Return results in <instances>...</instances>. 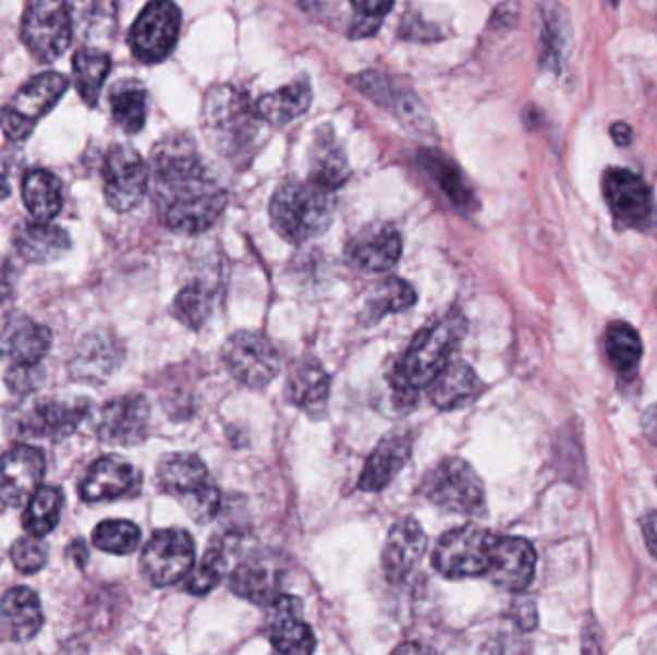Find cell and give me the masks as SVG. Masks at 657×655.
Here are the masks:
<instances>
[{"mask_svg":"<svg viewBox=\"0 0 657 655\" xmlns=\"http://www.w3.org/2000/svg\"><path fill=\"white\" fill-rule=\"evenodd\" d=\"M331 395V377L325 372L324 365L306 357L292 365L287 379V398L309 417H321Z\"/></svg>","mask_w":657,"mask_h":655,"instance_id":"obj_25","label":"cell"},{"mask_svg":"<svg viewBox=\"0 0 657 655\" xmlns=\"http://www.w3.org/2000/svg\"><path fill=\"white\" fill-rule=\"evenodd\" d=\"M536 47L540 65L550 72H560L568 62L571 49V29L560 4L556 0H544L536 10Z\"/></svg>","mask_w":657,"mask_h":655,"instance_id":"obj_24","label":"cell"},{"mask_svg":"<svg viewBox=\"0 0 657 655\" xmlns=\"http://www.w3.org/2000/svg\"><path fill=\"white\" fill-rule=\"evenodd\" d=\"M158 486L178 500L198 525L218 515L221 494L210 471L195 453H170L158 463Z\"/></svg>","mask_w":657,"mask_h":655,"instance_id":"obj_5","label":"cell"},{"mask_svg":"<svg viewBox=\"0 0 657 655\" xmlns=\"http://www.w3.org/2000/svg\"><path fill=\"white\" fill-rule=\"evenodd\" d=\"M122 362V349L115 344L114 339L100 335L89 337L87 347H83L77 364L73 362V369L89 380L105 379Z\"/></svg>","mask_w":657,"mask_h":655,"instance_id":"obj_40","label":"cell"},{"mask_svg":"<svg viewBox=\"0 0 657 655\" xmlns=\"http://www.w3.org/2000/svg\"><path fill=\"white\" fill-rule=\"evenodd\" d=\"M150 186L163 226L179 235L206 233L228 206V193L181 133L163 137L150 154Z\"/></svg>","mask_w":657,"mask_h":655,"instance_id":"obj_1","label":"cell"},{"mask_svg":"<svg viewBox=\"0 0 657 655\" xmlns=\"http://www.w3.org/2000/svg\"><path fill=\"white\" fill-rule=\"evenodd\" d=\"M419 160L425 166V170L429 171L430 178L435 179L438 186L442 189V193L450 198V203H454L462 210H473L477 206V198L463 178L462 171L452 160H448L445 154L425 150L419 154Z\"/></svg>","mask_w":657,"mask_h":655,"instance_id":"obj_35","label":"cell"},{"mask_svg":"<svg viewBox=\"0 0 657 655\" xmlns=\"http://www.w3.org/2000/svg\"><path fill=\"white\" fill-rule=\"evenodd\" d=\"M148 423V400L141 395H125L102 405L98 417V437L108 445H138L146 438Z\"/></svg>","mask_w":657,"mask_h":655,"instance_id":"obj_17","label":"cell"},{"mask_svg":"<svg viewBox=\"0 0 657 655\" xmlns=\"http://www.w3.org/2000/svg\"><path fill=\"white\" fill-rule=\"evenodd\" d=\"M312 97H314L312 85H309L308 77L304 75L301 80H294L289 85H284L281 89L264 95L256 102V108L264 122L273 128H281V125H287L292 120L301 118L302 113L308 112Z\"/></svg>","mask_w":657,"mask_h":655,"instance_id":"obj_33","label":"cell"},{"mask_svg":"<svg viewBox=\"0 0 657 655\" xmlns=\"http://www.w3.org/2000/svg\"><path fill=\"white\" fill-rule=\"evenodd\" d=\"M47 558H49V551H47L45 543H41V536H33V534L17 538L10 550L12 563L20 573L24 574L41 571L42 567L47 566Z\"/></svg>","mask_w":657,"mask_h":655,"instance_id":"obj_46","label":"cell"},{"mask_svg":"<svg viewBox=\"0 0 657 655\" xmlns=\"http://www.w3.org/2000/svg\"><path fill=\"white\" fill-rule=\"evenodd\" d=\"M609 2H611V4H613V7H617V4H619V0H609Z\"/></svg>","mask_w":657,"mask_h":655,"instance_id":"obj_55","label":"cell"},{"mask_svg":"<svg viewBox=\"0 0 657 655\" xmlns=\"http://www.w3.org/2000/svg\"><path fill=\"white\" fill-rule=\"evenodd\" d=\"M283 561L271 551H258L231 571L229 589L239 598L246 599L256 606L268 607L283 592Z\"/></svg>","mask_w":657,"mask_h":655,"instance_id":"obj_15","label":"cell"},{"mask_svg":"<svg viewBox=\"0 0 657 655\" xmlns=\"http://www.w3.org/2000/svg\"><path fill=\"white\" fill-rule=\"evenodd\" d=\"M105 198L115 211H131L143 203L150 186V170L143 156L127 145H118L106 154Z\"/></svg>","mask_w":657,"mask_h":655,"instance_id":"obj_13","label":"cell"},{"mask_svg":"<svg viewBox=\"0 0 657 655\" xmlns=\"http://www.w3.org/2000/svg\"><path fill=\"white\" fill-rule=\"evenodd\" d=\"M112 118L125 133L135 135L145 128L148 116V95L137 82H123L115 85L110 95Z\"/></svg>","mask_w":657,"mask_h":655,"instance_id":"obj_38","label":"cell"},{"mask_svg":"<svg viewBox=\"0 0 657 655\" xmlns=\"http://www.w3.org/2000/svg\"><path fill=\"white\" fill-rule=\"evenodd\" d=\"M73 33L87 49H105L118 27V0H73Z\"/></svg>","mask_w":657,"mask_h":655,"instance_id":"obj_30","label":"cell"},{"mask_svg":"<svg viewBox=\"0 0 657 655\" xmlns=\"http://www.w3.org/2000/svg\"><path fill=\"white\" fill-rule=\"evenodd\" d=\"M350 4L354 10L350 37L364 39L379 32L382 20L394 7V0H350Z\"/></svg>","mask_w":657,"mask_h":655,"instance_id":"obj_45","label":"cell"},{"mask_svg":"<svg viewBox=\"0 0 657 655\" xmlns=\"http://www.w3.org/2000/svg\"><path fill=\"white\" fill-rule=\"evenodd\" d=\"M45 456L29 445L14 446L0 458V502L22 508L41 488Z\"/></svg>","mask_w":657,"mask_h":655,"instance_id":"obj_14","label":"cell"},{"mask_svg":"<svg viewBox=\"0 0 657 655\" xmlns=\"http://www.w3.org/2000/svg\"><path fill=\"white\" fill-rule=\"evenodd\" d=\"M412 448L414 438L407 430H394L385 435L365 461L364 471L357 478V488L364 493L385 490L406 465Z\"/></svg>","mask_w":657,"mask_h":655,"instance_id":"obj_21","label":"cell"},{"mask_svg":"<svg viewBox=\"0 0 657 655\" xmlns=\"http://www.w3.org/2000/svg\"><path fill=\"white\" fill-rule=\"evenodd\" d=\"M89 413V404L85 400L75 402H41L33 405L24 421L25 433L33 437H47L52 440L72 435Z\"/></svg>","mask_w":657,"mask_h":655,"instance_id":"obj_31","label":"cell"},{"mask_svg":"<svg viewBox=\"0 0 657 655\" xmlns=\"http://www.w3.org/2000/svg\"><path fill=\"white\" fill-rule=\"evenodd\" d=\"M39 375H37V365L25 367V365H12L7 383H9L12 392H29L39 385Z\"/></svg>","mask_w":657,"mask_h":655,"instance_id":"obj_47","label":"cell"},{"mask_svg":"<svg viewBox=\"0 0 657 655\" xmlns=\"http://www.w3.org/2000/svg\"><path fill=\"white\" fill-rule=\"evenodd\" d=\"M221 357L231 377L246 389H266L281 369L279 352L261 332H233L221 350Z\"/></svg>","mask_w":657,"mask_h":655,"instance_id":"obj_10","label":"cell"},{"mask_svg":"<svg viewBox=\"0 0 657 655\" xmlns=\"http://www.w3.org/2000/svg\"><path fill=\"white\" fill-rule=\"evenodd\" d=\"M402 256V236L390 223H372L357 231L346 244V258L364 274H385Z\"/></svg>","mask_w":657,"mask_h":655,"instance_id":"obj_19","label":"cell"},{"mask_svg":"<svg viewBox=\"0 0 657 655\" xmlns=\"http://www.w3.org/2000/svg\"><path fill=\"white\" fill-rule=\"evenodd\" d=\"M611 137L616 141V145H631V141H633V130H631V125H626V123H613V125H611Z\"/></svg>","mask_w":657,"mask_h":655,"instance_id":"obj_52","label":"cell"},{"mask_svg":"<svg viewBox=\"0 0 657 655\" xmlns=\"http://www.w3.org/2000/svg\"><path fill=\"white\" fill-rule=\"evenodd\" d=\"M72 12L68 0H27L22 41L39 62H54L72 43Z\"/></svg>","mask_w":657,"mask_h":655,"instance_id":"obj_9","label":"cell"},{"mask_svg":"<svg viewBox=\"0 0 657 655\" xmlns=\"http://www.w3.org/2000/svg\"><path fill=\"white\" fill-rule=\"evenodd\" d=\"M642 534H644V543L648 546L649 554L657 559V511H652L642 519Z\"/></svg>","mask_w":657,"mask_h":655,"instance_id":"obj_50","label":"cell"},{"mask_svg":"<svg viewBox=\"0 0 657 655\" xmlns=\"http://www.w3.org/2000/svg\"><path fill=\"white\" fill-rule=\"evenodd\" d=\"M641 425L649 442L657 446V404L649 405L648 410L642 413Z\"/></svg>","mask_w":657,"mask_h":655,"instance_id":"obj_51","label":"cell"},{"mask_svg":"<svg viewBox=\"0 0 657 655\" xmlns=\"http://www.w3.org/2000/svg\"><path fill=\"white\" fill-rule=\"evenodd\" d=\"M211 307H214V292L210 287L196 281L187 284L173 300V316L179 324L198 331L210 317Z\"/></svg>","mask_w":657,"mask_h":655,"instance_id":"obj_43","label":"cell"},{"mask_svg":"<svg viewBox=\"0 0 657 655\" xmlns=\"http://www.w3.org/2000/svg\"><path fill=\"white\" fill-rule=\"evenodd\" d=\"M68 554H70V558H72L77 566L85 567L87 559H89V550H87V546H85L83 541H75V543L70 544Z\"/></svg>","mask_w":657,"mask_h":655,"instance_id":"obj_53","label":"cell"},{"mask_svg":"<svg viewBox=\"0 0 657 655\" xmlns=\"http://www.w3.org/2000/svg\"><path fill=\"white\" fill-rule=\"evenodd\" d=\"M467 335V319L458 307L448 310L415 335L390 369V389L402 405L417 402V390L429 387Z\"/></svg>","mask_w":657,"mask_h":655,"instance_id":"obj_2","label":"cell"},{"mask_svg":"<svg viewBox=\"0 0 657 655\" xmlns=\"http://www.w3.org/2000/svg\"><path fill=\"white\" fill-rule=\"evenodd\" d=\"M195 567V543L183 529L156 531L141 556V569L158 589L185 579Z\"/></svg>","mask_w":657,"mask_h":655,"instance_id":"obj_12","label":"cell"},{"mask_svg":"<svg viewBox=\"0 0 657 655\" xmlns=\"http://www.w3.org/2000/svg\"><path fill=\"white\" fill-rule=\"evenodd\" d=\"M309 150V181L325 186L329 191H337L350 178V163L346 150L334 135L331 125H324L316 131L312 138Z\"/></svg>","mask_w":657,"mask_h":655,"instance_id":"obj_29","label":"cell"},{"mask_svg":"<svg viewBox=\"0 0 657 655\" xmlns=\"http://www.w3.org/2000/svg\"><path fill=\"white\" fill-rule=\"evenodd\" d=\"M264 122L248 93L235 85L211 87L203 105L204 137L216 153L226 158H239L252 150Z\"/></svg>","mask_w":657,"mask_h":655,"instance_id":"obj_3","label":"cell"},{"mask_svg":"<svg viewBox=\"0 0 657 655\" xmlns=\"http://www.w3.org/2000/svg\"><path fill=\"white\" fill-rule=\"evenodd\" d=\"M42 621L41 599L32 589H10L0 599V636L7 642H32L41 631Z\"/></svg>","mask_w":657,"mask_h":655,"instance_id":"obj_23","label":"cell"},{"mask_svg":"<svg viewBox=\"0 0 657 655\" xmlns=\"http://www.w3.org/2000/svg\"><path fill=\"white\" fill-rule=\"evenodd\" d=\"M14 291H16L14 269L7 262H0V304H4Z\"/></svg>","mask_w":657,"mask_h":655,"instance_id":"obj_49","label":"cell"},{"mask_svg":"<svg viewBox=\"0 0 657 655\" xmlns=\"http://www.w3.org/2000/svg\"><path fill=\"white\" fill-rule=\"evenodd\" d=\"M229 563V550L226 541H214L210 548L204 551L203 559L198 566L193 567V573L188 577L187 591L196 596H203L214 591L226 577Z\"/></svg>","mask_w":657,"mask_h":655,"instance_id":"obj_42","label":"cell"},{"mask_svg":"<svg viewBox=\"0 0 657 655\" xmlns=\"http://www.w3.org/2000/svg\"><path fill=\"white\" fill-rule=\"evenodd\" d=\"M536 551L533 544L520 536H498L488 577L503 591L523 592L533 583Z\"/></svg>","mask_w":657,"mask_h":655,"instance_id":"obj_20","label":"cell"},{"mask_svg":"<svg viewBox=\"0 0 657 655\" xmlns=\"http://www.w3.org/2000/svg\"><path fill=\"white\" fill-rule=\"evenodd\" d=\"M73 80L75 89L87 106H97L100 90L110 73V57L98 49L77 50L72 58Z\"/></svg>","mask_w":657,"mask_h":655,"instance_id":"obj_37","label":"cell"},{"mask_svg":"<svg viewBox=\"0 0 657 655\" xmlns=\"http://www.w3.org/2000/svg\"><path fill=\"white\" fill-rule=\"evenodd\" d=\"M64 494L57 486H41L33 494L24 513V529L33 536H47L57 529Z\"/></svg>","mask_w":657,"mask_h":655,"instance_id":"obj_39","label":"cell"},{"mask_svg":"<svg viewBox=\"0 0 657 655\" xmlns=\"http://www.w3.org/2000/svg\"><path fill=\"white\" fill-rule=\"evenodd\" d=\"M427 548V534L415 519H400L390 529L382 550V571L390 583H404L419 566Z\"/></svg>","mask_w":657,"mask_h":655,"instance_id":"obj_22","label":"cell"},{"mask_svg":"<svg viewBox=\"0 0 657 655\" xmlns=\"http://www.w3.org/2000/svg\"><path fill=\"white\" fill-rule=\"evenodd\" d=\"M483 392L477 373L462 360H450L429 385L430 404L440 412H452L475 402Z\"/></svg>","mask_w":657,"mask_h":655,"instance_id":"obj_26","label":"cell"},{"mask_svg":"<svg viewBox=\"0 0 657 655\" xmlns=\"http://www.w3.org/2000/svg\"><path fill=\"white\" fill-rule=\"evenodd\" d=\"M17 254L29 264H50L65 256L72 248V239L62 227L50 221H24L14 231Z\"/></svg>","mask_w":657,"mask_h":655,"instance_id":"obj_28","label":"cell"},{"mask_svg":"<svg viewBox=\"0 0 657 655\" xmlns=\"http://www.w3.org/2000/svg\"><path fill=\"white\" fill-rule=\"evenodd\" d=\"M422 493L440 510L479 515L485 510V486L477 471L462 458H447L423 478Z\"/></svg>","mask_w":657,"mask_h":655,"instance_id":"obj_6","label":"cell"},{"mask_svg":"<svg viewBox=\"0 0 657 655\" xmlns=\"http://www.w3.org/2000/svg\"><path fill=\"white\" fill-rule=\"evenodd\" d=\"M70 82L62 73L45 72L24 83L0 112V125L10 141H25L41 118L60 102Z\"/></svg>","mask_w":657,"mask_h":655,"instance_id":"obj_7","label":"cell"},{"mask_svg":"<svg viewBox=\"0 0 657 655\" xmlns=\"http://www.w3.org/2000/svg\"><path fill=\"white\" fill-rule=\"evenodd\" d=\"M604 195L617 223L642 229L652 218V191L646 181L629 170H609Z\"/></svg>","mask_w":657,"mask_h":655,"instance_id":"obj_18","label":"cell"},{"mask_svg":"<svg viewBox=\"0 0 657 655\" xmlns=\"http://www.w3.org/2000/svg\"><path fill=\"white\" fill-rule=\"evenodd\" d=\"M513 617H515V623L520 624L523 631H533L536 623H538L535 602L533 599H520L513 606Z\"/></svg>","mask_w":657,"mask_h":655,"instance_id":"obj_48","label":"cell"},{"mask_svg":"<svg viewBox=\"0 0 657 655\" xmlns=\"http://www.w3.org/2000/svg\"><path fill=\"white\" fill-rule=\"evenodd\" d=\"M137 486V471L130 461L118 456H105L90 465L82 483L85 502L118 500Z\"/></svg>","mask_w":657,"mask_h":655,"instance_id":"obj_27","label":"cell"},{"mask_svg":"<svg viewBox=\"0 0 657 655\" xmlns=\"http://www.w3.org/2000/svg\"><path fill=\"white\" fill-rule=\"evenodd\" d=\"M642 352H644V347H642L641 337L631 325H609L608 335H606V354H608L609 364L613 365L617 372H634L641 364Z\"/></svg>","mask_w":657,"mask_h":655,"instance_id":"obj_41","label":"cell"},{"mask_svg":"<svg viewBox=\"0 0 657 655\" xmlns=\"http://www.w3.org/2000/svg\"><path fill=\"white\" fill-rule=\"evenodd\" d=\"M22 196L33 219L52 221L62 210V185L50 171H29L22 183Z\"/></svg>","mask_w":657,"mask_h":655,"instance_id":"obj_34","label":"cell"},{"mask_svg":"<svg viewBox=\"0 0 657 655\" xmlns=\"http://www.w3.org/2000/svg\"><path fill=\"white\" fill-rule=\"evenodd\" d=\"M415 302H417V292L414 291V287L398 277H390L377 284L369 299L365 300L362 317L365 324H377L389 314H400L404 310H410Z\"/></svg>","mask_w":657,"mask_h":655,"instance_id":"obj_36","label":"cell"},{"mask_svg":"<svg viewBox=\"0 0 657 655\" xmlns=\"http://www.w3.org/2000/svg\"><path fill=\"white\" fill-rule=\"evenodd\" d=\"M266 632L271 646L281 654L304 655L316 650V634L304 621L302 599L281 594L268 606Z\"/></svg>","mask_w":657,"mask_h":655,"instance_id":"obj_16","label":"cell"},{"mask_svg":"<svg viewBox=\"0 0 657 655\" xmlns=\"http://www.w3.org/2000/svg\"><path fill=\"white\" fill-rule=\"evenodd\" d=\"M52 335L45 325L33 322L32 317H14L10 319L2 332L0 347L9 354L14 365L41 364L42 357L49 354Z\"/></svg>","mask_w":657,"mask_h":655,"instance_id":"obj_32","label":"cell"},{"mask_svg":"<svg viewBox=\"0 0 657 655\" xmlns=\"http://www.w3.org/2000/svg\"><path fill=\"white\" fill-rule=\"evenodd\" d=\"M495 533L479 525L455 526L440 536L433 551V566L447 579L483 577L490 569Z\"/></svg>","mask_w":657,"mask_h":655,"instance_id":"obj_8","label":"cell"},{"mask_svg":"<svg viewBox=\"0 0 657 655\" xmlns=\"http://www.w3.org/2000/svg\"><path fill=\"white\" fill-rule=\"evenodd\" d=\"M93 544L98 550L115 556H127L131 551L137 550L141 544V531L131 521L110 519L97 525L93 533Z\"/></svg>","mask_w":657,"mask_h":655,"instance_id":"obj_44","label":"cell"},{"mask_svg":"<svg viewBox=\"0 0 657 655\" xmlns=\"http://www.w3.org/2000/svg\"><path fill=\"white\" fill-rule=\"evenodd\" d=\"M181 12L171 0H153L138 14L130 32L133 57L143 64H160L175 49Z\"/></svg>","mask_w":657,"mask_h":655,"instance_id":"obj_11","label":"cell"},{"mask_svg":"<svg viewBox=\"0 0 657 655\" xmlns=\"http://www.w3.org/2000/svg\"><path fill=\"white\" fill-rule=\"evenodd\" d=\"M333 191L314 181H287L277 186L269 203L271 226L284 241L308 243L324 235L334 218Z\"/></svg>","mask_w":657,"mask_h":655,"instance_id":"obj_4","label":"cell"},{"mask_svg":"<svg viewBox=\"0 0 657 655\" xmlns=\"http://www.w3.org/2000/svg\"><path fill=\"white\" fill-rule=\"evenodd\" d=\"M10 196V183L9 179L4 178L2 173H0V201H4V198H9Z\"/></svg>","mask_w":657,"mask_h":655,"instance_id":"obj_54","label":"cell"}]
</instances>
